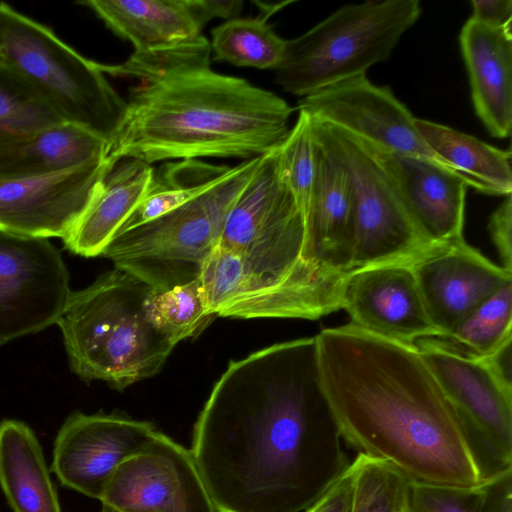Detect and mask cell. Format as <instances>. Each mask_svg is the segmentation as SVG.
Here are the masks:
<instances>
[{
	"label": "cell",
	"mask_w": 512,
	"mask_h": 512,
	"mask_svg": "<svg viewBox=\"0 0 512 512\" xmlns=\"http://www.w3.org/2000/svg\"><path fill=\"white\" fill-rule=\"evenodd\" d=\"M341 439L313 336L231 361L189 451L218 512H304L350 467Z\"/></svg>",
	"instance_id": "obj_1"
},
{
	"label": "cell",
	"mask_w": 512,
	"mask_h": 512,
	"mask_svg": "<svg viewBox=\"0 0 512 512\" xmlns=\"http://www.w3.org/2000/svg\"><path fill=\"white\" fill-rule=\"evenodd\" d=\"M322 386L342 439L409 481L482 484L481 458L417 347L353 324L316 335Z\"/></svg>",
	"instance_id": "obj_2"
},
{
	"label": "cell",
	"mask_w": 512,
	"mask_h": 512,
	"mask_svg": "<svg viewBox=\"0 0 512 512\" xmlns=\"http://www.w3.org/2000/svg\"><path fill=\"white\" fill-rule=\"evenodd\" d=\"M293 109L242 78L186 65L140 81L107 142L106 158L157 161L235 157L277 149Z\"/></svg>",
	"instance_id": "obj_3"
},
{
	"label": "cell",
	"mask_w": 512,
	"mask_h": 512,
	"mask_svg": "<svg viewBox=\"0 0 512 512\" xmlns=\"http://www.w3.org/2000/svg\"><path fill=\"white\" fill-rule=\"evenodd\" d=\"M246 269L300 297L320 318L341 309L340 282L309 258L307 222L279 165V147L261 163L232 206L218 244Z\"/></svg>",
	"instance_id": "obj_4"
},
{
	"label": "cell",
	"mask_w": 512,
	"mask_h": 512,
	"mask_svg": "<svg viewBox=\"0 0 512 512\" xmlns=\"http://www.w3.org/2000/svg\"><path fill=\"white\" fill-rule=\"evenodd\" d=\"M153 292L115 267L71 293L57 324L79 377L123 389L161 370L175 345L147 317L146 302Z\"/></svg>",
	"instance_id": "obj_5"
},
{
	"label": "cell",
	"mask_w": 512,
	"mask_h": 512,
	"mask_svg": "<svg viewBox=\"0 0 512 512\" xmlns=\"http://www.w3.org/2000/svg\"><path fill=\"white\" fill-rule=\"evenodd\" d=\"M261 160L262 156L244 160L172 211L117 232L102 255L156 293L197 279L219 244L232 206Z\"/></svg>",
	"instance_id": "obj_6"
},
{
	"label": "cell",
	"mask_w": 512,
	"mask_h": 512,
	"mask_svg": "<svg viewBox=\"0 0 512 512\" xmlns=\"http://www.w3.org/2000/svg\"><path fill=\"white\" fill-rule=\"evenodd\" d=\"M0 65L27 83L65 121L107 142L123 117L126 100L108 82L99 63L6 3H0Z\"/></svg>",
	"instance_id": "obj_7"
},
{
	"label": "cell",
	"mask_w": 512,
	"mask_h": 512,
	"mask_svg": "<svg viewBox=\"0 0 512 512\" xmlns=\"http://www.w3.org/2000/svg\"><path fill=\"white\" fill-rule=\"evenodd\" d=\"M418 0L348 4L301 36L286 40L276 82L305 97L387 60L421 14Z\"/></svg>",
	"instance_id": "obj_8"
},
{
	"label": "cell",
	"mask_w": 512,
	"mask_h": 512,
	"mask_svg": "<svg viewBox=\"0 0 512 512\" xmlns=\"http://www.w3.org/2000/svg\"><path fill=\"white\" fill-rule=\"evenodd\" d=\"M311 123L316 142L343 166L350 179L354 270L409 262L432 245L417 229L396 182L368 144L312 117Z\"/></svg>",
	"instance_id": "obj_9"
},
{
	"label": "cell",
	"mask_w": 512,
	"mask_h": 512,
	"mask_svg": "<svg viewBox=\"0 0 512 512\" xmlns=\"http://www.w3.org/2000/svg\"><path fill=\"white\" fill-rule=\"evenodd\" d=\"M415 346L472 439L486 477L512 469V390L484 360L442 338H422Z\"/></svg>",
	"instance_id": "obj_10"
},
{
	"label": "cell",
	"mask_w": 512,
	"mask_h": 512,
	"mask_svg": "<svg viewBox=\"0 0 512 512\" xmlns=\"http://www.w3.org/2000/svg\"><path fill=\"white\" fill-rule=\"evenodd\" d=\"M71 293L66 265L48 238L0 230V345L56 324Z\"/></svg>",
	"instance_id": "obj_11"
},
{
	"label": "cell",
	"mask_w": 512,
	"mask_h": 512,
	"mask_svg": "<svg viewBox=\"0 0 512 512\" xmlns=\"http://www.w3.org/2000/svg\"><path fill=\"white\" fill-rule=\"evenodd\" d=\"M298 108L374 146L425 159L461 176L429 147L416 127V118L393 92L373 84L366 74L302 97Z\"/></svg>",
	"instance_id": "obj_12"
},
{
	"label": "cell",
	"mask_w": 512,
	"mask_h": 512,
	"mask_svg": "<svg viewBox=\"0 0 512 512\" xmlns=\"http://www.w3.org/2000/svg\"><path fill=\"white\" fill-rule=\"evenodd\" d=\"M116 161L104 159L28 178H0V230L64 239Z\"/></svg>",
	"instance_id": "obj_13"
},
{
	"label": "cell",
	"mask_w": 512,
	"mask_h": 512,
	"mask_svg": "<svg viewBox=\"0 0 512 512\" xmlns=\"http://www.w3.org/2000/svg\"><path fill=\"white\" fill-rule=\"evenodd\" d=\"M156 432L150 422L119 414H73L56 436L51 468L63 485L100 500L116 468Z\"/></svg>",
	"instance_id": "obj_14"
},
{
	"label": "cell",
	"mask_w": 512,
	"mask_h": 512,
	"mask_svg": "<svg viewBox=\"0 0 512 512\" xmlns=\"http://www.w3.org/2000/svg\"><path fill=\"white\" fill-rule=\"evenodd\" d=\"M426 311L442 338L504 285L512 273L464 238L430 245L411 261Z\"/></svg>",
	"instance_id": "obj_15"
},
{
	"label": "cell",
	"mask_w": 512,
	"mask_h": 512,
	"mask_svg": "<svg viewBox=\"0 0 512 512\" xmlns=\"http://www.w3.org/2000/svg\"><path fill=\"white\" fill-rule=\"evenodd\" d=\"M341 309L354 326L393 342L414 346L422 338H442L426 311L411 261L352 271L342 287Z\"/></svg>",
	"instance_id": "obj_16"
},
{
	"label": "cell",
	"mask_w": 512,
	"mask_h": 512,
	"mask_svg": "<svg viewBox=\"0 0 512 512\" xmlns=\"http://www.w3.org/2000/svg\"><path fill=\"white\" fill-rule=\"evenodd\" d=\"M197 474L190 451L157 431L116 468L100 501L117 512H183Z\"/></svg>",
	"instance_id": "obj_17"
},
{
	"label": "cell",
	"mask_w": 512,
	"mask_h": 512,
	"mask_svg": "<svg viewBox=\"0 0 512 512\" xmlns=\"http://www.w3.org/2000/svg\"><path fill=\"white\" fill-rule=\"evenodd\" d=\"M366 143L393 177L426 241L436 244L463 238L465 196L469 187L464 178L425 159Z\"/></svg>",
	"instance_id": "obj_18"
},
{
	"label": "cell",
	"mask_w": 512,
	"mask_h": 512,
	"mask_svg": "<svg viewBox=\"0 0 512 512\" xmlns=\"http://www.w3.org/2000/svg\"><path fill=\"white\" fill-rule=\"evenodd\" d=\"M314 142L316 176L306 219L308 255L321 271L344 282L354 271L352 186L343 166Z\"/></svg>",
	"instance_id": "obj_19"
},
{
	"label": "cell",
	"mask_w": 512,
	"mask_h": 512,
	"mask_svg": "<svg viewBox=\"0 0 512 512\" xmlns=\"http://www.w3.org/2000/svg\"><path fill=\"white\" fill-rule=\"evenodd\" d=\"M459 41L476 114L493 137L507 138L512 127V31L470 17Z\"/></svg>",
	"instance_id": "obj_20"
},
{
	"label": "cell",
	"mask_w": 512,
	"mask_h": 512,
	"mask_svg": "<svg viewBox=\"0 0 512 512\" xmlns=\"http://www.w3.org/2000/svg\"><path fill=\"white\" fill-rule=\"evenodd\" d=\"M106 26L133 44L134 52L173 46L202 35L210 21L203 0H85Z\"/></svg>",
	"instance_id": "obj_21"
},
{
	"label": "cell",
	"mask_w": 512,
	"mask_h": 512,
	"mask_svg": "<svg viewBox=\"0 0 512 512\" xmlns=\"http://www.w3.org/2000/svg\"><path fill=\"white\" fill-rule=\"evenodd\" d=\"M154 168L133 158L116 161L69 234L65 247L84 257L102 255L146 194Z\"/></svg>",
	"instance_id": "obj_22"
},
{
	"label": "cell",
	"mask_w": 512,
	"mask_h": 512,
	"mask_svg": "<svg viewBox=\"0 0 512 512\" xmlns=\"http://www.w3.org/2000/svg\"><path fill=\"white\" fill-rule=\"evenodd\" d=\"M107 140L60 122L0 145V178L48 175L106 158Z\"/></svg>",
	"instance_id": "obj_23"
},
{
	"label": "cell",
	"mask_w": 512,
	"mask_h": 512,
	"mask_svg": "<svg viewBox=\"0 0 512 512\" xmlns=\"http://www.w3.org/2000/svg\"><path fill=\"white\" fill-rule=\"evenodd\" d=\"M0 485L14 512H61L41 445L18 420L0 423Z\"/></svg>",
	"instance_id": "obj_24"
},
{
	"label": "cell",
	"mask_w": 512,
	"mask_h": 512,
	"mask_svg": "<svg viewBox=\"0 0 512 512\" xmlns=\"http://www.w3.org/2000/svg\"><path fill=\"white\" fill-rule=\"evenodd\" d=\"M429 147L477 191L507 196L512 192L511 150L491 146L451 127L416 118Z\"/></svg>",
	"instance_id": "obj_25"
},
{
	"label": "cell",
	"mask_w": 512,
	"mask_h": 512,
	"mask_svg": "<svg viewBox=\"0 0 512 512\" xmlns=\"http://www.w3.org/2000/svg\"><path fill=\"white\" fill-rule=\"evenodd\" d=\"M200 159L167 161L154 169L143 199L117 231L154 220L184 204L230 171Z\"/></svg>",
	"instance_id": "obj_26"
},
{
	"label": "cell",
	"mask_w": 512,
	"mask_h": 512,
	"mask_svg": "<svg viewBox=\"0 0 512 512\" xmlns=\"http://www.w3.org/2000/svg\"><path fill=\"white\" fill-rule=\"evenodd\" d=\"M286 40L276 34L267 17L233 18L211 31V53L216 61L239 67L277 69Z\"/></svg>",
	"instance_id": "obj_27"
},
{
	"label": "cell",
	"mask_w": 512,
	"mask_h": 512,
	"mask_svg": "<svg viewBox=\"0 0 512 512\" xmlns=\"http://www.w3.org/2000/svg\"><path fill=\"white\" fill-rule=\"evenodd\" d=\"M512 282L472 311L444 339L461 354L484 359L512 339Z\"/></svg>",
	"instance_id": "obj_28"
},
{
	"label": "cell",
	"mask_w": 512,
	"mask_h": 512,
	"mask_svg": "<svg viewBox=\"0 0 512 512\" xmlns=\"http://www.w3.org/2000/svg\"><path fill=\"white\" fill-rule=\"evenodd\" d=\"M146 314L154 328L176 345L195 336L215 316L210 314L200 278L163 292H153Z\"/></svg>",
	"instance_id": "obj_29"
},
{
	"label": "cell",
	"mask_w": 512,
	"mask_h": 512,
	"mask_svg": "<svg viewBox=\"0 0 512 512\" xmlns=\"http://www.w3.org/2000/svg\"><path fill=\"white\" fill-rule=\"evenodd\" d=\"M64 121L27 83L0 65V145Z\"/></svg>",
	"instance_id": "obj_30"
},
{
	"label": "cell",
	"mask_w": 512,
	"mask_h": 512,
	"mask_svg": "<svg viewBox=\"0 0 512 512\" xmlns=\"http://www.w3.org/2000/svg\"><path fill=\"white\" fill-rule=\"evenodd\" d=\"M350 512H404L407 478L387 461L358 453L352 460Z\"/></svg>",
	"instance_id": "obj_31"
},
{
	"label": "cell",
	"mask_w": 512,
	"mask_h": 512,
	"mask_svg": "<svg viewBox=\"0 0 512 512\" xmlns=\"http://www.w3.org/2000/svg\"><path fill=\"white\" fill-rule=\"evenodd\" d=\"M279 165L284 181L307 219L316 176V148L311 117L303 110H299L296 123L279 146Z\"/></svg>",
	"instance_id": "obj_32"
},
{
	"label": "cell",
	"mask_w": 512,
	"mask_h": 512,
	"mask_svg": "<svg viewBox=\"0 0 512 512\" xmlns=\"http://www.w3.org/2000/svg\"><path fill=\"white\" fill-rule=\"evenodd\" d=\"M210 42L203 34L173 46L144 52H134L118 65L99 64L106 75L135 78L140 81L158 77L186 65L210 64Z\"/></svg>",
	"instance_id": "obj_33"
},
{
	"label": "cell",
	"mask_w": 512,
	"mask_h": 512,
	"mask_svg": "<svg viewBox=\"0 0 512 512\" xmlns=\"http://www.w3.org/2000/svg\"><path fill=\"white\" fill-rule=\"evenodd\" d=\"M486 481L471 487L407 481L404 512H482Z\"/></svg>",
	"instance_id": "obj_34"
},
{
	"label": "cell",
	"mask_w": 512,
	"mask_h": 512,
	"mask_svg": "<svg viewBox=\"0 0 512 512\" xmlns=\"http://www.w3.org/2000/svg\"><path fill=\"white\" fill-rule=\"evenodd\" d=\"M488 229L497 248L501 267L512 273V197L511 194L490 217Z\"/></svg>",
	"instance_id": "obj_35"
},
{
	"label": "cell",
	"mask_w": 512,
	"mask_h": 512,
	"mask_svg": "<svg viewBox=\"0 0 512 512\" xmlns=\"http://www.w3.org/2000/svg\"><path fill=\"white\" fill-rule=\"evenodd\" d=\"M353 492L352 467L304 512H350Z\"/></svg>",
	"instance_id": "obj_36"
},
{
	"label": "cell",
	"mask_w": 512,
	"mask_h": 512,
	"mask_svg": "<svg viewBox=\"0 0 512 512\" xmlns=\"http://www.w3.org/2000/svg\"><path fill=\"white\" fill-rule=\"evenodd\" d=\"M482 512H512V469L487 478Z\"/></svg>",
	"instance_id": "obj_37"
},
{
	"label": "cell",
	"mask_w": 512,
	"mask_h": 512,
	"mask_svg": "<svg viewBox=\"0 0 512 512\" xmlns=\"http://www.w3.org/2000/svg\"><path fill=\"white\" fill-rule=\"evenodd\" d=\"M471 18L492 28L511 30V0H472Z\"/></svg>",
	"instance_id": "obj_38"
},
{
	"label": "cell",
	"mask_w": 512,
	"mask_h": 512,
	"mask_svg": "<svg viewBox=\"0 0 512 512\" xmlns=\"http://www.w3.org/2000/svg\"><path fill=\"white\" fill-rule=\"evenodd\" d=\"M511 342L512 339L508 340L490 356L482 359L497 379L510 390H512Z\"/></svg>",
	"instance_id": "obj_39"
},
{
	"label": "cell",
	"mask_w": 512,
	"mask_h": 512,
	"mask_svg": "<svg viewBox=\"0 0 512 512\" xmlns=\"http://www.w3.org/2000/svg\"><path fill=\"white\" fill-rule=\"evenodd\" d=\"M183 512H218L197 475L190 486Z\"/></svg>",
	"instance_id": "obj_40"
},
{
	"label": "cell",
	"mask_w": 512,
	"mask_h": 512,
	"mask_svg": "<svg viewBox=\"0 0 512 512\" xmlns=\"http://www.w3.org/2000/svg\"><path fill=\"white\" fill-rule=\"evenodd\" d=\"M203 4L209 20L223 18L227 21L237 18L243 7L241 0H203Z\"/></svg>",
	"instance_id": "obj_41"
},
{
	"label": "cell",
	"mask_w": 512,
	"mask_h": 512,
	"mask_svg": "<svg viewBox=\"0 0 512 512\" xmlns=\"http://www.w3.org/2000/svg\"><path fill=\"white\" fill-rule=\"evenodd\" d=\"M102 512H117V511H115L114 509H112L106 505H103Z\"/></svg>",
	"instance_id": "obj_42"
}]
</instances>
